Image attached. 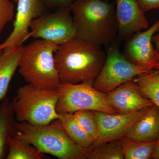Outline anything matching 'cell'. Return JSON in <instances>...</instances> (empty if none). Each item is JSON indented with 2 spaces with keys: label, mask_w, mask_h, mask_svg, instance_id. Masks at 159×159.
I'll list each match as a JSON object with an SVG mask.
<instances>
[{
  "label": "cell",
  "mask_w": 159,
  "mask_h": 159,
  "mask_svg": "<svg viewBox=\"0 0 159 159\" xmlns=\"http://www.w3.org/2000/svg\"><path fill=\"white\" fill-rule=\"evenodd\" d=\"M101 47L76 36L58 46L54 57L61 82L93 84L106 57Z\"/></svg>",
  "instance_id": "obj_1"
},
{
  "label": "cell",
  "mask_w": 159,
  "mask_h": 159,
  "mask_svg": "<svg viewBox=\"0 0 159 159\" xmlns=\"http://www.w3.org/2000/svg\"><path fill=\"white\" fill-rule=\"evenodd\" d=\"M76 36L108 47L118 36L116 9L105 0H75L70 6Z\"/></svg>",
  "instance_id": "obj_2"
},
{
  "label": "cell",
  "mask_w": 159,
  "mask_h": 159,
  "mask_svg": "<svg viewBox=\"0 0 159 159\" xmlns=\"http://www.w3.org/2000/svg\"><path fill=\"white\" fill-rule=\"evenodd\" d=\"M13 137L30 143L44 154L60 159H88L91 149L77 145L68 136L59 119L43 125L17 122Z\"/></svg>",
  "instance_id": "obj_3"
},
{
  "label": "cell",
  "mask_w": 159,
  "mask_h": 159,
  "mask_svg": "<svg viewBox=\"0 0 159 159\" xmlns=\"http://www.w3.org/2000/svg\"><path fill=\"white\" fill-rule=\"evenodd\" d=\"M58 46L42 39L23 46L18 68L26 82L38 88L57 89L61 82L54 56Z\"/></svg>",
  "instance_id": "obj_4"
},
{
  "label": "cell",
  "mask_w": 159,
  "mask_h": 159,
  "mask_svg": "<svg viewBox=\"0 0 159 159\" xmlns=\"http://www.w3.org/2000/svg\"><path fill=\"white\" fill-rule=\"evenodd\" d=\"M57 89H41L28 84L20 87L12 102L17 119L32 125H43L58 119Z\"/></svg>",
  "instance_id": "obj_5"
},
{
  "label": "cell",
  "mask_w": 159,
  "mask_h": 159,
  "mask_svg": "<svg viewBox=\"0 0 159 159\" xmlns=\"http://www.w3.org/2000/svg\"><path fill=\"white\" fill-rule=\"evenodd\" d=\"M93 84L90 82L61 83L57 89L59 93L57 113H74L84 110L119 113L107 102L106 93L97 91Z\"/></svg>",
  "instance_id": "obj_6"
},
{
  "label": "cell",
  "mask_w": 159,
  "mask_h": 159,
  "mask_svg": "<svg viewBox=\"0 0 159 159\" xmlns=\"http://www.w3.org/2000/svg\"><path fill=\"white\" fill-rule=\"evenodd\" d=\"M118 41L108 46L102 69L93 84L97 91L107 93L122 84L149 71L129 61L119 51Z\"/></svg>",
  "instance_id": "obj_7"
},
{
  "label": "cell",
  "mask_w": 159,
  "mask_h": 159,
  "mask_svg": "<svg viewBox=\"0 0 159 159\" xmlns=\"http://www.w3.org/2000/svg\"><path fill=\"white\" fill-rule=\"evenodd\" d=\"M30 37L45 40L59 46L76 37L73 16L68 7L50 14L40 16L32 21Z\"/></svg>",
  "instance_id": "obj_8"
},
{
  "label": "cell",
  "mask_w": 159,
  "mask_h": 159,
  "mask_svg": "<svg viewBox=\"0 0 159 159\" xmlns=\"http://www.w3.org/2000/svg\"><path fill=\"white\" fill-rule=\"evenodd\" d=\"M159 31V20L145 31H139L126 39L124 54L129 61L149 71L153 70L158 54L152 45L154 34Z\"/></svg>",
  "instance_id": "obj_9"
},
{
  "label": "cell",
  "mask_w": 159,
  "mask_h": 159,
  "mask_svg": "<svg viewBox=\"0 0 159 159\" xmlns=\"http://www.w3.org/2000/svg\"><path fill=\"white\" fill-rule=\"evenodd\" d=\"M13 29L6 40L0 44V51H9L22 45L30 37L32 21L41 15L42 0H17Z\"/></svg>",
  "instance_id": "obj_10"
},
{
  "label": "cell",
  "mask_w": 159,
  "mask_h": 159,
  "mask_svg": "<svg viewBox=\"0 0 159 159\" xmlns=\"http://www.w3.org/2000/svg\"><path fill=\"white\" fill-rule=\"evenodd\" d=\"M147 108L129 113L109 114L95 111L99 128V139L94 147L117 141L125 136L131 127L142 116Z\"/></svg>",
  "instance_id": "obj_11"
},
{
  "label": "cell",
  "mask_w": 159,
  "mask_h": 159,
  "mask_svg": "<svg viewBox=\"0 0 159 159\" xmlns=\"http://www.w3.org/2000/svg\"><path fill=\"white\" fill-rule=\"evenodd\" d=\"M120 41L143 29H148V22L137 0H115Z\"/></svg>",
  "instance_id": "obj_12"
},
{
  "label": "cell",
  "mask_w": 159,
  "mask_h": 159,
  "mask_svg": "<svg viewBox=\"0 0 159 159\" xmlns=\"http://www.w3.org/2000/svg\"><path fill=\"white\" fill-rule=\"evenodd\" d=\"M108 103L119 113H129L149 107L153 104L142 95L134 80L106 93Z\"/></svg>",
  "instance_id": "obj_13"
},
{
  "label": "cell",
  "mask_w": 159,
  "mask_h": 159,
  "mask_svg": "<svg viewBox=\"0 0 159 159\" xmlns=\"http://www.w3.org/2000/svg\"><path fill=\"white\" fill-rule=\"evenodd\" d=\"M136 141L156 142L159 138V108L153 105L148 107L125 135Z\"/></svg>",
  "instance_id": "obj_14"
},
{
  "label": "cell",
  "mask_w": 159,
  "mask_h": 159,
  "mask_svg": "<svg viewBox=\"0 0 159 159\" xmlns=\"http://www.w3.org/2000/svg\"><path fill=\"white\" fill-rule=\"evenodd\" d=\"M12 102L6 97L0 104V159H6L9 143L16 131Z\"/></svg>",
  "instance_id": "obj_15"
},
{
  "label": "cell",
  "mask_w": 159,
  "mask_h": 159,
  "mask_svg": "<svg viewBox=\"0 0 159 159\" xmlns=\"http://www.w3.org/2000/svg\"><path fill=\"white\" fill-rule=\"evenodd\" d=\"M23 47L0 52V101L6 97L11 80L18 68Z\"/></svg>",
  "instance_id": "obj_16"
},
{
  "label": "cell",
  "mask_w": 159,
  "mask_h": 159,
  "mask_svg": "<svg viewBox=\"0 0 159 159\" xmlns=\"http://www.w3.org/2000/svg\"><path fill=\"white\" fill-rule=\"evenodd\" d=\"M58 119L64 130L75 144L83 148L89 149L93 148V141L80 125L74 113L59 114Z\"/></svg>",
  "instance_id": "obj_17"
},
{
  "label": "cell",
  "mask_w": 159,
  "mask_h": 159,
  "mask_svg": "<svg viewBox=\"0 0 159 159\" xmlns=\"http://www.w3.org/2000/svg\"><path fill=\"white\" fill-rule=\"evenodd\" d=\"M125 159H152L157 141L144 142L136 141L124 136L117 140Z\"/></svg>",
  "instance_id": "obj_18"
},
{
  "label": "cell",
  "mask_w": 159,
  "mask_h": 159,
  "mask_svg": "<svg viewBox=\"0 0 159 159\" xmlns=\"http://www.w3.org/2000/svg\"><path fill=\"white\" fill-rule=\"evenodd\" d=\"M141 93L159 108V73L153 70L139 75L133 79Z\"/></svg>",
  "instance_id": "obj_19"
},
{
  "label": "cell",
  "mask_w": 159,
  "mask_h": 159,
  "mask_svg": "<svg viewBox=\"0 0 159 159\" xmlns=\"http://www.w3.org/2000/svg\"><path fill=\"white\" fill-rule=\"evenodd\" d=\"M45 154L33 145L13 137L9 143L7 159H42Z\"/></svg>",
  "instance_id": "obj_20"
},
{
  "label": "cell",
  "mask_w": 159,
  "mask_h": 159,
  "mask_svg": "<svg viewBox=\"0 0 159 159\" xmlns=\"http://www.w3.org/2000/svg\"><path fill=\"white\" fill-rule=\"evenodd\" d=\"M122 148L118 141L107 142L91 149L88 159H123Z\"/></svg>",
  "instance_id": "obj_21"
},
{
  "label": "cell",
  "mask_w": 159,
  "mask_h": 159,
  "mask_svg": "<svg viewBox=\"0 0 159 159\" xmlns=\"http://www.w3.org/2000/svg\"><path fill=\"white\" fill-rule=\"evenodd\" d=\"M74 115L80 125L93 139L95 145L99 139V134L98 122L94 111H78Z\"/></svg>",
  "instance_id": "obj_22"
},
{
  "label": "cell",
  "mask_w": 159,
  "mask_h": 159,
  "mask_svg": "<svg viewBox=\"0 0 159 159\" xmlns=\"http://www.w3.org/2000/svg\"><path fill=\"white\" fill-rule=\"evenodd\" d=\"M11 0H0V34L4 27L13 19L14 6Z\"/></svg>",
  "instance_id": "obj_23"
},
{
  "label": "cell",
  "mask_w": 159,
  "mask_h": 159,
  "mask_svg": "<svg viewBox=\"0 0 159 159\" xmlns=\"http://www.w3.org/2000/svg\"><path fill=\"white\" fill-rule=\"evenodd\" d=\"M141 8L145 12L159 9V0H137Z\"/></svg>",
  "instance_id": "obj_24"
},
{
  "label": "cell",
  "mask_w": 159,
  "mask_h": 159,
  "mask_svg": "<svg viewBox=\"0 0 159 159\" xmlns=\"http://www.w3.org/2000/svg\"><path fill=\"white\" fill-rule=\"evenodd\" d=\"M75 0H44L49 6H60V7H68Z\"/></svg>",
  "instance_id": "obj_25"
},
{
  "label": "cell",
  "mask_w": 159,
  "mask_h": 159,
  "mask_svg": "<svg viewBox=\"0 0 159 159\" xmlns=\"http://www.w3.org/2000/svg\"><path fill=\"white\" fill-rule=\"evenodd\" d=\"M152 42L154 43L156 45V50L157 51L158 54V60L157 61L155 70H159V34L154 35L152 39Z\"/></svg>",
  "instance_id": "obj_26"
},
{
  "label": "cell",
  "mask_w": 159,
  "mask_h": 159,
  "mask_svg": "<svg viewBox=\"0 0 159 159\" xmlns=\"http://www.w3.org/2000/svg\"><path fill=\"white\" fill-rule=\"evenodd\" d=\"M152 159H159V138L152 152Z\"/></svg>",
  "instance_id": "obj_27"
},
{
  "label": "cell",
  "mask_w": 159,
  "mask_h": 159,
  "mask_svg": "<svg viewBox=\"0 0 159 159\" xmlns=\"http://www.w3.org/2000/svg\"><path fill=\"white\" fill-rule=\"evenodd\" d=\"M11 1L15 2L17 3V0H11Z\"/></svg>",
  "instance_id": "obj_28"
},
{
  "label": "cell",
  "mask_w": 159,
  "mask_h": 159,
  "mask_svg": "<svg viewBox=\"0 0 159 159\" xmlns=\"http://www.w3.org/2000/svg\"><path fill=\"white\" fill-rule=\"evenodd\" d=\"M156 70L157 71V72H158V73H159V70Z\"/></svg>",
  "instance_id": "obj_29"
},
{
  "label": "cell",
  "mask_w": 159,
  "mask_h": 159,
  "mask_svg": "<svg viewBox=\"0 0 159 159\" xmlns=\"http://www.w3.org/2000/svg\"><path fill=\"white\" fill-rule=\"evenodd\" d=\"M0 51V52H1V51Z\"/></svg>",
  "instance_id": "obj_30"
}]
</instances>
